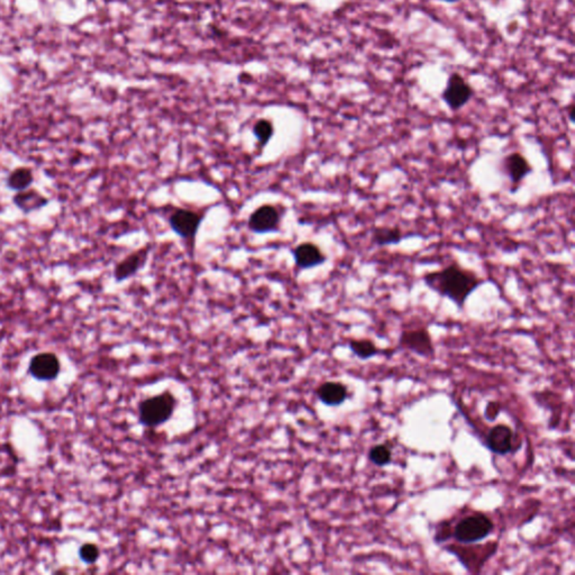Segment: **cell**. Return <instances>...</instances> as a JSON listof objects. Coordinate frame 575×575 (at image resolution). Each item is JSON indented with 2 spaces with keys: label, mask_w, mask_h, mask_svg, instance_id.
<instances>
[{
  "label": "cell",
  "mask_w": 575,
  "mask_h": 575,
  "mask_svg": "<svg viewBox=\"0 0 575 575\" xmlns=\"http://www.w3.org/2000/svg\"><path fill=\"white\" fill-rule=\"evenodd\" d=\"M423 282L432 291L450 299L460 309H463L467 299L485 284V280L473 270L454 261L442 269L426 272L423 275Z\"/></svg>",
  "instance_id": "cell-1"
},
{
  "label": "cell",
  "mask_w": 575,
  "mask_h": 575,
  "mask_svg": "<svg viewBox=\"0 0 575 575\" xmlns=\"http://www.w3.org/2000/svg\"><path fill=\"white\" fill-rule=\"evenodd\" d=\"M175 406L177 399L170 391L146 398L138 406V421L140 425L149 428L161 426L172 417Z\"/></svg>",
  "instance_id": "cell-2"
},
{
  "label": "cell",
  "mask_w": 575,
  "mask_h": 575,
  "mask_svg": "<svg viewBox=\"0 0 575 575\" xmlns=\"http://www.w3.org/2000/svg\"><path fill=\"white\" fill-rule=\"evenodd\" d=\"M494 521L483 512H474L462 518L453 529L452 537L461 544H476L494 532Z\"/></svg>",
  "instance_id": "cell-3"
},
{
  "label": "cell",
  "mask_w": 575,
  "mask_h": 575,
  "mask_svg": "<svg viewBox=\"0 0 575 575\" xmlns=\"http://www.w3.org/2000/svg\"><path fill=\"white\" fill-rule=\"evenodd\" d=\"M498 171L505 177L512 195L517 193L529 175L534 172V168L523 153L514 151L503 155L498 162Z\"/></svg>",
  "instance_id": "cell-4"
},
{
  "label": "cell",
  "mask_w": 575,
  "mask_h": 575,
  "mask_svg": "<svg viewBox=\"0 0 575 575\" xmlns=\"http://www.w3.org/2000/svg\"><path fill=\"white\" fill-rule=\"evenodd\" d=\"M465 545L467 546L450 545V546H445V549L451 554L455 555L462 565L471 573L481 572L485 562L488 561L498 549V542L482 544V545H473V544H465Z\"/></svg>",
  "instance_id": "cell-5"
},
{
  "label": "cell",
  "mask_w": 575,
  "mask_h": 575,
  "mask_svg": "<svg viewBox=\"0 0 575 575\" xmlns=\"http://www.w3.org/2000/svg\"><path fill=\"white\" fill-rule=\"evenodd\" d=\"M204 222V215L198 211H191L187 208H175L168 217V222L173 232L179 237L195 246L197 234Z\"/></svg>",
  "instance_id": "cell-6"
},
{
  "label": "cell",
  "mask_w": 575,
  "mask_h": 575,
  "mask_svg": "<svg viewBox=\"0 0 575 575\" xmlns=\"http://www.w3.org/2000/svg\"><path fill=\"white\" fill-rule=\"evenodd\" d=\"M474 97V89L457 72H453L442 92V99L452 111L463 108Z\"/></svg>",
  "instance_id": "cell-7"
},
{
  "label": "cell",
  "mask_w": 575,
  "mask_h": 575,
  "mask_svg": "<svg viewBox=\"0 0 575 575\" xmlns=\"http://www.w3.org/2000/svg\"><path fill=\"white\" fill-rule=\"evenodd\" d=\"M399 346L426 359L435 357V346L427 327L403 330L399 336Z\"/></svg>",
  "instance_id": "cell-8"
},
{
  "label": "cell",
  "mask_w": 575,
  "mask_h": 575,
  "mask_svg": "<svg viewBox=\"0 0 575 575\" xmlns=\"http://www.w3.org/2000/svg\"><path fill=\"white\" fill-rule=\"evenodd\" d=\"M281 213L273 204H262L250 215L248 227L252 233L269 234L279 232L281 225Z\"/></svg>",
  "instance_id": "cell-9"
},
{
  "label": "cell",
  "mask_w": 575,
  "mask_h": 575,
  "mask_svg": "<svg viewBox=\"0 0 575 575\" xmlns=\"http://www.w3.org/2000/svg\"><path fill=\"white\" fill-rule=\"evenodd\" d=\"M149 250H151V246L145 245L117 263L113 272L114 280L117 284L129 280L131 277L138 275L140 270L143 269L146 262L149 260Z\"/></svg>",
  "instance_id": "cell-10"
},
{
  "label": "cell",
  "mask_w": 575,
  "mask_h": 575,
  "mask_svg": "<svg viewBox=\"0 0 575 575\" xmlns=\"http://www.w3.org/2000/svg\"><path fill=\"white\" fill-rule=\"evenodd\" d=\"M60 370L61 365L58 357L50 352L36 354L29 362V374L40 381H52L56 379Z\"/></svg>",
  "instance_id": "cell-11"
},
{
  "label": "cell",
  "mask_w": 575,
  "mask_h": 575,
  "mask_svg": "<svg viewBox=\"0 0 575 575\" xmlns=\"http://www.w3.org/2000/svg\"><path fill=\"white\" fill-rule=\"evenodd\" d=\"M514 443V432L505 423H499L490 428L485 437V446L496 455H508L512 453Z\"/></svg>",
  "instance_id": "cell-12"
},
{
  "label": "cell",
  "mask_w": 575,
  "mask_h": 575,
  "mask_svg": "<svg viewBox=\"0 0 575 575\" xmlns=\"http://www.w3.org/2000/svg\"><path fill=\"white\" fill-rule=\"evenodd\" d=\"M292 257L295 266L300 270L317 268L327 262V255L317 244L311 242L300 243L292 250Z\"/></svg>",
  "instance_id": "cell-13"
},
{
  "label": "cell",
  "mask_w": 575,
  "mask_h": 575,
  "mask_svg": "<svg viewBox=\"0 0 575 575\" xmlns=\"http://www.w3.org/2000/svg\"><path fill=\"white\" fill-rule=\"evenodd\" d=\"M13 202L22 213L29 215V213L41 211L42 208L49 204L50 199L44 196L43 193L38 190L29 188V189L15 193Z\"/></svg>",
  "instance_id": "cell-14"
},
{
  "label": "cell",
  "mask_w": 575,
  "mask_h": 575,
  "mask_svg": "<svg viewBox=\"0 0 575 575\" xmlns=\"http://www.w3.org/2000/svg\"><path fill=\"white\" fill-rule=\"evenodd\" d=\"M317 397L321 403L330 407H339L348 399V391L343 383L328 381L317 389Z\"/></svg>",
  "instance_id": "cell-15"
},
{
  "label": "cell",
  "mask_w": 575,
  "mask_h": 575,
  "mask_svg": "<svg viewBox=\"0 0 575 575\" xmlns=\"http://www.w3.org/2000/svg\"><path fill=\"white\" fill-rule=\"evenodd\" d=\"M406 234L398 226H378L371 233V241L374 245H396L406 238Z\"/></svg>",
  "instance_id": "cell-16"
},
{
  "label": "cell",
  "mask_w": 575,
  "mask_h": 575,
  "mask_svg": "<svg viewBox=\"0 0 575 575\" xmlns=\"http://www.w3.org/2000/svg\"><path fill=\"white\" fill-rule=\"evenodd\" d=\"M34 182V173L32 169L26 167L16 168L7 175L6 187L14 193H19L29 189Z\"/></svg>",
  "instance_id": "cell-17"
},
{
  "label": "cell",
  "mask_w": 575,
  "mask_h": 575,
  "mask_svg": "<svg viewBox=\"0 0 575 575\" xmlns=\"http://www.w3.org/2000/svg\"><path fill=\"white\" fill-rule=\"evenodd\" d=\"M348 348L355 357H359V359H363V361L377 357L378 354L380 353L379 348L375 345V343L372 339H350L348 342Z\"/></svg>",
  "instance_id": "cell-18"
},
{
  "label": "cell",
  "mask_w": 575,
  "mask_h": 575,
  "mask_svg": "<svg viewBox=\"0 0 575 575\" xmlns=\"http://www.w3.org/2000/svg\"><path fill=\"white\" fill-rule=\"evenodd\" d=\"M253 134L259 143V147H266L275 135V126L269 120H257L253 126Z\"/></svg>",
  "instance_id": "cell-19"
},
{
  "label": "cell",
  "mask_w": 575,
  "mask_h": 575,
  "mask_svg": "<svg viewBox=\"0 0 575 575\" xmlns=\"http://www.w3.org/2000/svg\"><path fill=\"white\" fill-rule=\"evenodd\" d=\"M369 460L377 467H386L392 461V452L388 445H374L369 452Z\"/></svg>",
  "instance_id": "cell-20"
},
{
  "label": "cell",
  "mask_w": 575,
  "mask_h": 575,
  "mask_svg": "<svg viewBox=\"0 0 575 575\" xmlns=\"http://www.w3.org/2000/svg\"><path fill=\"white\" fill-rule=\"evenodd\" d=\"M100 551L95 544H85L79 549V558L87 564H94L98 561Z\"/></svg>",
  "instance_id": "cell-21"
},
{
  "label": "cell",
  "mask_w": 575,
  "mask_h": 575,
  "mask_svg": "<svg viewBox=\"0 0 575 575\" xmlns=\"http://www.w3.org/2000/svg\"><path fill=\"white\" fill-rule=\"evenodd\" d=\"M501 412V405L496 401H489L488 405L485 406V419L488 421H496L498 416Z\"/></svg>",
  "instance_id": "cell-22"
},
{
  "label": "cell",
  "mask_w": 575,
  "mask_h": 575,
  "mask_svg": "<svg viewBox=\"0 0 575 575\" xmlns=\"http://www.w3.org/2000/svg\"><path fill=\"white\" fill-rule=\"evenodd\" d=\"M450 537H452L450 525L446 523L439 524L437 531H436L435 537H434L436 543H444V542H446Z\"/></svg>",
  "instance_id": "cell-23"
},
{
  "label": "cell",
  "mask_w": 575,
  "mask_h": 575,
  "mask_svg": "<svg viewBox=\"0 0 575 575\" xmlns=\"http://www.w3.org/2000/svg\"><path fill=\"white\" fill-rule=\"evenodd\" d=\"M573 115H574V107H573L572 105L571 106V107H569V120H571V122H572V123L573 120H574V117H573Z\"/></svg>",
  "instance_id": "cell-24"
},
{
  "label": "cell",
  "mask_w": 575,
  "mask_h": 575,
  "mask_svg": "<svg viewBox=\"0 0 575 575\" xmlns=\"http://www.w3.org/2000/svg\"><path fill=\"white\" fill-rule=\"evenodd\" d=\"M441 1H444V3H457V1H460V0H441Z\"/></svg>",
  "instance_id": "cell-25"
}]
</instances>
